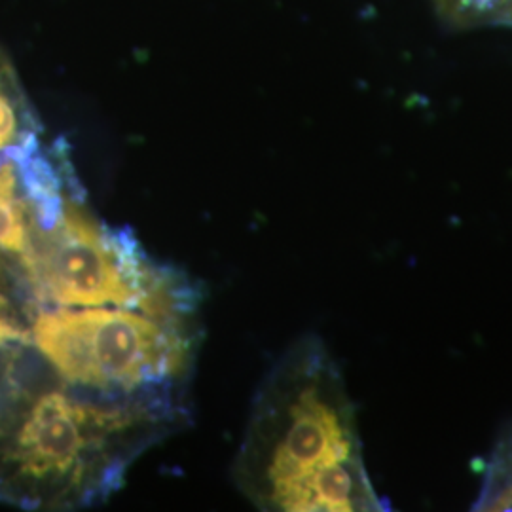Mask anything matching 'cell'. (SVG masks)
Here are the masks:
<instances>
[{
  "label": "cell",
  "mask_w": 512,
  "mask_h": 512,
  "mask_svg": "<svg viewBox=\"0 0 512 512\" xmlns=\"http://www.w3.org/2000/svg\"><path fill=\"white\" fill-rule=\"evenodd\" d=\"M188 404L65 382L31 340L0 346V499L33 511L109 501L131 465L188 425Z\"/></svg>",
  "instance_id": "cell-1"
},
{
  "label": "cell",
  "mask_w": 512,
  "mask_h": 512,
  "mask_svg": "<svg viewBox=\"0 0 512 512\" xmlns=\"http://www.w3.org/2000/svg\"><path fill=\"white\" fill-rule=\"evenodd\" d=\"M234 480L260 511L387 509L366 471L344 376L321 338L296 340L256 389Z\"/></svg>",
  "instance_id": "cell-2"
},
{
  "label": "cell",
  "mask_w": 512,
  "mask_h": 512,
  "mask_svg": "<svg viewBox=\"0 0 512 512\" xmlns=\"http://www.w3.org/2000/svg\"><path fill=\"white\" fill-rule=\"evenodd\" d=\"M200 336L194 317L110 306H46L31 327V342L65 382L177 403H186Z\"/></svg>",
  "instance_id": "cell-3"
},
{
  "label": "cell",
  "mask_w": 512,
  "mask_h": 512,
  "mask_svg": "<svg viewBox=\"0 0 512 512\" xmlns=\"http://www.w3.org/2000/svg\"><path fill=\"white\" fill-rule=\"evenodd\" d=\"M42 308H137L196 317L198 285L162 264L129 228L109 226L86 205L84 192L65 203L54 224L37 228L23 262Z\"/></svg>",
  "instance_id": "cell-4"
},
{
  "label": "cell",
  "mask_w": 512,
  "mask_h": 512,
  "mask_svg": "<svg viewBox=\"0 0 512 512\" xmlns=\"http://www.w3.org/2000/svg\"><path fill=\"white\" fill-rule=\"evenodd\" d=\"M40 148L42 128L37 114L14 67L0 52V165L25 160Z\"/></svg>",
  "instance_id": "cell-5"
},
{
  "label": "cell",
  "mask_w": 512,
  "mask_h": 512,
  "mask_svg": "<svg viewBox=\"0 0 512 512\" xmlns=\"http://www.w3.org/2000/svg\"><path fill=\"white\" fill-rule=\"evenodd\" d=\"M33 156L0 165V253L21 262L29 256L37 230L35 207L23 184V169Z\"/></svg>",
  "instance_id": "cell-6"
},
{
  "label": "cell",
  "mask_w": 512,
  "mask_h": 512,
  "mask_svg": "<svg viewBox=\"0 0 512 512\" xmlns=\"http://www.w3.org/2000/svg\"><path fill=\"white\" fill-rule=\"evenodd\" d=\"M42 308L23 262L0 253V346L31 340V327Z\"/></svg>",
  "instance_id": "cell-7"
},
{
  "label": "cell",
  "mask_w": 512,
  "mask_h": 512,
  "mask_svg": "<svg viewBox=\"0 0 512 512\" xmlns=\"http://www.w3.org/2000/svg\"><path fill=\"white\" fill-rule=\"evenodd\" d=\"M475 511H512V427L495 446Z\"/></svg>",
  "instance_id": "cell-8"
}]
</instances>
